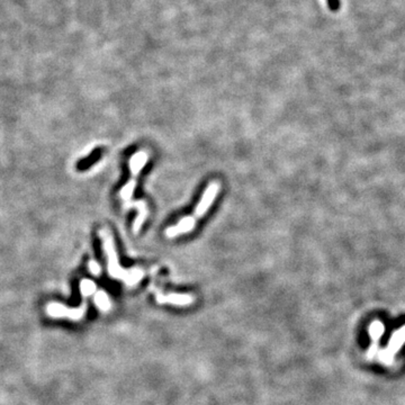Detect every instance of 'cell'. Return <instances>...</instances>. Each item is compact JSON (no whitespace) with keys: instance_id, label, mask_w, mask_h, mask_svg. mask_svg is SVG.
I'll use <instances>...</instances> for the list:
<instances>
[{"instance_id":"cell-8","label":"cell","mask_w":405,"mask_h":405,"mask_svg":"<svg viewBox=\"0 0 405 405\" xmlns=\"http://www.w3.org/2000/svg\"><path fill=\"white\" fill-rule=\"evenodd\" d=\"M96 292V285L93 281H89V279H83V281L80 283V293L82 294L83 297H87L89 295H93Z\"/></svg>"},{"instance_id":"cell-7","label":"cell","mask_w":405,"mask_h":405,"mask_svg":"<svg viewBox=\"0 0 405 405\" xmlns=\"http://www.w3.org/2000/svg\"><path fill=\"white\" fill-rule=\"evenodd\" d=\"M95 303L102 311H108L111 308V302L105 292H98L95 296Z\"/></svg>"},{"instance_id":"cell-6","label":"cell","mask_w":405,"mask_h":405,"mask_svg":"<svg viewBox=\"0 0 405 405\" xmlns=\"http://www.w3.org/2000/svg\"><path fill=\"white\" fill-rule=\"evenodd\" d=\"M157 299L160 303L169 302V303H173V304H178V305H185V304H188L193 301L191 296H187V295H177V294L168 295V296H158Z\"/></svg>"},{"instance_id":"cell-1","label":"cell","mask_w":405,"mask_h":405,"mask_svg":"<svg viewBox=\"0 0 405 405\" xmlns=\"http://www.w3.org/2000/svg\"><path fill=\"white\" fill-rule=\"evenodd\" d=\"M99 237H101L103 241V248L105 254L107 257V267H108V274L111 275L113 278L121 279L127 285H135L143 276V272L141 269H129L126 270L121 267L118 262L117 253L115 251L114 247V240L112 238L111 232L106 229H103L99 231Z\"/></svg>"},{"instance_id":"cell-5","label":"cell","mask_w":405,"mask_h":405,"mask_svg":"<svg viewBox=\"0 0 405 405\" xmlns=\"http://www.w3.org/2000/svg\"><path fill=\"white\" fill-rule=\"evenodd\" d=\"M195 224H196V219L193 216L184 217L174 227H170L166 230V236L168 238H174L185 233L192 232L195 228Z\"/></svg>"},{"instance_id":"cell-10","label":"cell","mask_w":405,"mask_h":405,"mask_svg":"<svg viewBox=\"0 0 405 405\" xmlns=\"http://www.w3.org/2000/svg\"><path fill=\"white\" fill-rule=\"evenodd\" d=\"M328 3V7L331 12H338L340 7H341V3H340V0H327Z\"/></svg>"},{"instance_id":"cell-4","label":"cell","mask_w":405,"mask_h":405,"mask_svg":"<svg viewBox=\"0 0 405 405\" xmlns=\"http://www.w3.org/2000/svg\"><path fill=\"white\" fill-rule=\"evenodd\" d=\"M219 192V184L216 182H213L208 185V187L206 188V191L204 192L203 196L201 198V202L198 203L196 209H195V213L193 215V217L196 219L201 218L204 216V214L206 213L211 205L213 204L215 197L217 196V194Z\"/></svg>"},{"instance_id":"cell-9","label":"cell","mask_w":405,"mask_h":405,"mask_svg":"<svg viewBox=\"0 0 405 405\" xmlns=\"http://www.w3.org/2000/svg\"><path fill=\"white\" fill-rule=\"evenodd\" d=\"M88 269H89V273H92L95 276H98V275H101L102 273V268L99 264L95 261V260H90L88 262Z\"/></svg>"},{"instance_id":"cell-3","label":"cell","mask_w":405,"mask_h":405,"mask_svg":"<svg viewBox=\"0 0 405 405\" xmlns=\"http://www.w3.org/2000/svg\"><path fill=\"white\" fill-rule=\"evenodd\" d=\"M86 303L80 305L77 308H68L66 305L59 303H50L47 307V312L51 318H68L70 320H80L86 313Z\"/></svg>"},{"instance_id":"cell-2","label":"cell","mask_w":405,"mask_h":405,"mask_svg":"<svg viewBox=\"0 0 405 405\" xmlns=\"http://www.w3.org/2000/svg\"><path fill=\"white\" fill-rule=\"evenodd\" d=\"M149 156L147 152L144 151H139L138 153H135L132 156V158L129 159V169H131V179L129 182L125 185L122 188L121 193H119V196L125 202V204L131 201V198L133 196L135 186H137V179L141 169L146 166L148 162Z\"/></svg>"}]
</instances>
